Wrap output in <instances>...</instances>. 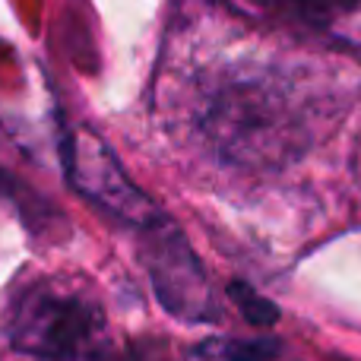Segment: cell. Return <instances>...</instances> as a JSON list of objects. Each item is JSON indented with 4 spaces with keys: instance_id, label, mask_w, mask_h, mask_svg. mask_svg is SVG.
<instances>
[{
    "instance_id": "cell-1",
    "label": "cell",
    "mask_w": 361,
    "mask_h": 361,
    "mask_svg": "<svg viewBox=\"0 0 361 361\" xmlns=\"http://www.w3.org/2000/svg\"><path fill=\"white\" fill-rule=\"evenodd\" d=\"M13 349L42 361H114L105 311L80 288L35 282L10 314Z\"/></svg>"
},
{
    "instance_id": "cell-2",
    "label": "cell",
    "mask_w": 361,
    "mask_h": 361,
    "mask_svg": "<svg viewBox=\"0 0 361 361\" xmlns=\"http://www.w3.org/2000/svg\"><path fill=\"white\" fill-rule=\"evenodd\" d=\"M206 130L225 159L247 165L279 162L282 156H295L305 146L295 108L282 99V92L263 82L225 89L212 102Z\"/></svg>"
},
{
    "instance_id": "cell-3",
    "label": "cell",
    "mask_w": 361,
    "mask_h": 361,
    "mask_svg": "<svg viewBox=\"0 0 361 361\" xmlns=\"http://www.w3.org/2000/svg\"><path fill=\"white\" fill-rule=\"evenodd\" d=\"M140 254L152 279V292L171 317L184 324H219L222 311L216 288L184 231L162 216L159 222L140 228Z\"/></svg>"
},
{
    "instance_id": "cell-4",
    "label": "cell",
    "mask_w": 361,
    "mask_h": 361,
    "mask_svg": "<svg viewBox=\"0 0 361 361\" xmlns=\"http://www.w3.org/2000/svg\"><path fill=\"white\" fill-rule=\"evenodd\" d=\"M61 159L70 184L86 200H92L95 206L111 212L114 219L133 225V228H146V225L162 219L156 203L127 178V171L121 169L111 146L102 137H95L92 130H86V127L63 130Z\"/></svg>"
},
{
    "instance_id": "cell-5",
    "label": "cell",
    "mask_w": 361,
    "mask_h": 361,
    "mask_svg": "<svg viewBox=\"0 0 361 361\" xmlns=\"http://www.w3.org/2000/svg\"><path fill=\"white\" fill-rule=\"evenodd\" d=\"M244 4H250L257 13L286 19V23L324 29V25H333L336 19L355 13L361 0H244Z\"/></svg>"
},
{
    "instance_id": "cell-6",
    "label": "cell",
    "mask_w": 361,
    "mask_h": 361,
    "mask_svg": "<svg viewBox=\"0 0 361 361\" xmlns=\"http://www.w3.org/2000/svg\"><path fill=\"white\" fill-rule=\"evenodd\" d=\"M279 355L276 339H231L209 336L197 343L184 355V361H273Z\"/></svg>"
},
{
    "instance_id": "cell-7",
    "label": "cell",
    "mask_w": 361,
    "mask_h": 361,
    "mask_svg": "<svg viewBox=\"0 0 361 361\" xmlns=\"http://www.w3.org/2000/svg\"><path fill=\"white\" fill-rule=\"evenodd\" d=\"M228 298L235 301V307L250 326H273L279 320V307L269 298H263L257 288H250L244 279L228 282Z\"/></svg>"
}]
</instances>
